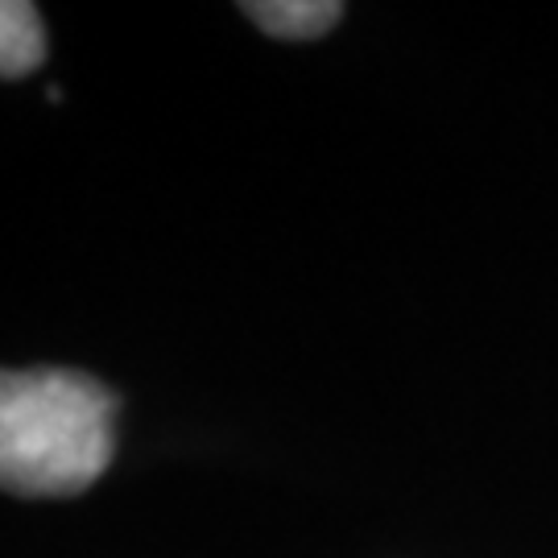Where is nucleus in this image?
Masks as SVG:
<instances>
[{
	"label": "nucleus",
	"mask_w": 558,
	"mask_h": 558,
	"mask_svg": "<svg viewBox=\"0 0 558 558\" xmlns=\"http://www.w3.org/2000/svg\"><path fill=\"white\" fill-rule=\"evenodd\" d=\"M244 17H253L274 38L306 41L327 34L343 17V4L336 0H248Z\"/></svg>",
	"instance_id": "nucleus-2"
},
{
	"label": "nucleus",
	"mask_w": 558,
	"mask_h": 558,
	"mask_svg": "<svg viewBox=\"0 0 558 558\" xmlns=\"http://www.w3.org/2000/svg\"><path fill=\"white\" fill-rule=\"evenodd\" d=\"M46 62V29L38 9L29 0H4L0 4V75L21 80Z\"/></svg>",
	"instance_id": "nucleus-3"
},
{
	"label": "nucleus",
	"mask_w": 558,
	"mask_h": 558,
	"mask_svg": "<svg viewBox=\"0 0 558 558\" xmlns=\"http://www.w3.org/2000/svg\"><path fill=\"white\" fill-rule=\"evenodd\" d=\"M120 398L71 368H25L0 380V484L13 497H75L117 456Z\"/></svg>",
	"instance_id": "nucleus-1"
}]
</instances>
